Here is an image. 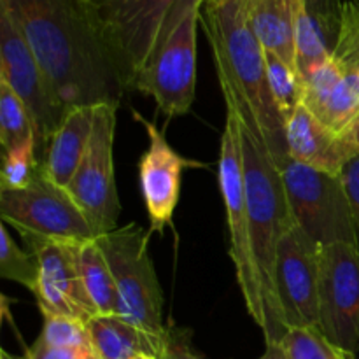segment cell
<instances>
[{
    "instance_id": "6da1fadb",
    "label": "cell",
    "mask_w": 359,
    "mask_h": 359,
    "mask_svg": "<svg viewBox=\"0 0 359 359\" xmlns=\"http://www.w3.org/2000/svg\"><path fill=\"white\" fill-rule=\"evenodd\" d=\"M0 6L23 32L67 114L119 105L126 88L79 0H0Z\"/></svg>"
},
{
    "instance_id": "7a4b0ae2",
    "label": "cell",
    "mask_w": 359,
    "mask_h": 359,
    "mask_svg": "<svg viewBox=\"0 0 359 359\" xmlns=\"http://www.w3.org/2000/svg\"><path fill=\"white\" fill-rule=\"evenodd\" d=\"M200 21L228 111L265 144L280 168L290 160L286 121L270 91L265 49L249 23L245 0H205Z\"/></svg>"
},
{
    "instance_id": "3957f363",
    "label": "cell",
    "mask_w": 359,
    "mask_h": 359,
    "mask_svg": "<svg viewBox=\"0 0 359 359\" xmlns=\"http://www.w3.org/2000/svg\"><path fill=\"white\" fill-rule=\"evenodd\" d=\"M237 116V114H235ZM242 158H244L245 200H248L249 224L256 263L262 277L266 307V326L263 330L266 344H280L287 328L280 318L277 304L273 272H276L277 248L280 238L293 228L294 217L287 202L280 170L270 156L265 144L241 121Z\"/></svg>"
},
{
    "instance_id": "277c9868",
    "label": "cell",
    "mask_w": 359,
    "mask_h": 359,
    "mask_svg": "<svg viewBox=\"0 0 359 359\" xmlns=\"http://www.w3.org/2000/svg\"><path fill=\"white\" fill-rule=\"evenodd\" d=\"M107 46L126 90L163 39L184 0H79Z\"/></svg>"
},
{
    "instance_id": "5b68a950",
    "label": "cell",
    "mask_w": 359,
    "mask_h": 359,
    "mask_svg": "<svg viewBox=\"0 0 359 359\" xmlns=\"http://www.w3.org/2000/svg\"><path fill=\"white\" fill-rule=\"evenodd\" d=\"M151 231L137 223L97 237L119 293V316L160 340L168 339L163 321V291L149 255Z\"/></svg>"
},
{
    "instance_id": "8992f818",
    "label": "cell",
    "mask_w": 359,
    "mask_h": 359,
    "mask_svg": "<svg viewBox=\"0 0 359 359\" xmlns=\"http://www.w3.org/2000/svg\"><path fill=\"white\" fill-rule=\"evenodd\" d=\"M219 189L226 207L228 231H230V258L235 265L237 283L244 298L245 309L252 321L265 330L266 307L262 277L255 256V245L249 224L248 200H245L244 158H242L241 125L233 111H226V125L221 137L219 163H217Z\"/></svg>"
},
{
    "instance_id": "52a82bcc",
    "label": "cell",
    "mask_w": 359,
    "mask_h": 359,
    "mask_svg": "<svg viewBox=\"0 0 359 359\" xmlns=\"http://www.w3.org/2000/svg\"><path fill=\"white\" fill-rule=\"evenodd\" d=\"M205 0H184L133 90L154 98L167 118L188 114L195 102L196 23Z\"/></svg>"
},
{
    "instance_id": "ba28073f",
    "label": "cell",
    "mask_w": 359,
    "mask_h": 359,
    "mask_svg": "<svg viewBox=\"0 0 359 359\" xmlns=\"http://www.w3.org/2000/svg\"><path fill=\"white\" fill-rule=\"evenodd\" d=\"M279 170L294 223L316 245H356L351 203L340 175L316 170L293 158Z\"/></svg>"
},
{
    "instance_id": "9c48e42d",
    "label": "cell",
    "mask_w": 359,
    "mask_h": 359,
    "mask_svg": "<svg viewBox=\"0 0 359 359\" xmlns=\"http://www.w3.org/2000/svg\"><path fill=\"white\" fill-rule=\"evenodd\" d=\"M0 81L27 105L35 125V149L41 163L67 112L56 100L30 44L16 21L0 6Z\"/></svg>"
},
{
    "instance_id": "30bf717a",
    "label": "cell",
    "mask_w": 359,
    "mask_h": 359,
    "mask_svg": "<svg viewBox=\"0 0 359 359\" xmlns=\"http://www.w3.org/2000/svg\"><path fill=\"white\" fill-rule=\"evenodd\" d=\"M0 216L18 233H32L44 238L86 242L97 238L90 221L70 193L55 184L44 168L28 188L20 191H0Z\"/></svg>"
},
{
    "instance_id": "8fae6325",
    "label": "cell",
    "mask_w": 359,
    "mask_h": 359,
    "mask_svg": "<svg viewBox=\"0 0 359 359\" xmlns=\"http://www.w3.org/2000/svg\"><path fill=\"white\" fill-rule=\"evenodd\" d=\"M118 105L95 107L93 132L83 161L67 191L79 205L97 237L118 228L121 214L114 177V133Z\"/></svg>"
},
{
    "instance_id": "7c38bea8",
    "label": "cell",
    "mask_w": 359,
    "mask_h": 359,
    "mask_svg": "<svg viewBox=\"0 0 359 359\" xmlns=\"http://www.w3.org/2000/svg\"><path fill=\"white\" fill-rule=\"evenodd\" d=\"M319 325L326 339L354 359L359 354V251L333 244L319 251Z\"/></svg>"
},
{
    "instance_id": "4fadbf2b",
    "label": "cell",
    "mask_w": 359,
    "mask_h": 359,
    "mask_svg": "<svg viewBox=\"0 0 359 359\" xmlns=\"http://www.w3.org/2000/svg\"><path fill=\"white\" fill-rule=\"evenodd\" d=\"M28 252L35 256L39 265L37 300L42 318H69L88 323L97 314L81 279L77 263L79 242L55 241L32 233H20Z\"/></svg>"
},
{
    "instance_id": "5bb4252c",
    "label": "cell",
    "mask_w": 359,
    "mask_h": 359,
    "mask_svg": "<svg viewBox=\"0 0 359 359\" xmlns=\"http://www.w3.org/2000/svg\"><path fill=\"white\" fill-rule=\"evenodd\" d=\"M319 251L294 224L277 248L273 287L280 318L287 330L297 326L319 328Z\"/></svg>"
},
{
    "instance_id": "9a60e30c",
    "label": "cell",
    "mask_w": 359,
    "mask_h": 359,
    "mask_svg": "<svg viewBox=\"0 0 359 359\" xmlns=\"http://www.w3.org/2000/svg\"><path fill=\"white\" fill-rule=\"evenodd\" d=\"M133 118L142 123L149 139V147L139 163L140 188L151 223L149 231L163 233L165 228L172 224L174 210L177 207L182 170L195 167V163L182 158L167 142L165 135L153 121L139 116L135 111Z\"/></svg>"
},
{
    "instance_id": "2e32d148",
    "label": "cell",
    "mask_w": 359,
    "mask_h": 359,
    "mask_svg": "<svg viewBox=\"0 0 359 359\" xmlns=\"http://www.w3.org/2000/svg\"><path fill=\"white\" fill-rule=\"evenodd\" d=\"M290 158L316 170L340 175L349 160L359 154V123L339 133L323 125L304 104L286 121Z\"/></svg>"
},
{
    "instance_id": "e0dca14e",
    "label": "cell",
    "mask_w": 359,
    "mask_h": 359,
    "mask_svg": "<svg viewBox=\"0 0 359 359\" xmlns=\"http://www.w3.org/2000/svg\"><path fill=\"white\" fill-rule=\"evenodd\" d=\"M304 105L328 128L349 132L359 123V72H344L335 60L304 79Z\"/></svg>"
},
{
    "instance_id": "ac0fdd59",
    "label": "cell",
    "mask_w": 359,
    "mask_h": 359,
    "mask_svg": "<svg viewBox=\"0 0 359 359\" xmlns=\"http://www.w3.org/2000/svg\"><path fill=\"white\" fill-rule=\"evenodd\" d=\"M95 107L74 109L49 142L42 168L55 184L67 188L83 161L93 132Z\"/></svg>"
},
{
    "instance_id": "d6986e66",
    "label": "cell",
    "mask_w": 359,
    "mask_h": 359,
    "mask_svg": "<svg viewBox=\"0 0 359 359\" xmlns=\"http://www.w3.org/2000/svg\"><path fill=\"white\" fill-rule=\"evenodd\" d=\"M86 326L100 359H132L140 354L161 359L167 346V340L142 332L121 316H95Z\"/></svg>"
},
{
    "instance_id": "ffe728a7",
    "label": "cell",
    "mask_w": 359,
    "mask_h": 359,
    "mask_svg": "<svg viewBox=\"0 0 359 359\" xmlns=\"http://www.w3.org/2000/svg\"><path fill=\"white\" fill-rule=\"evenodd\" d=\"M298 0H245L252 32L263 49L297 69L294 16ZM298 72V70H297Z\"/></svg>"
},
{
    "instance_id": "44dd1931",
    "label": "cell",
    "mask_w": 359,
    "mask_h": 359,
    "mask_svg": "<svg viewBox=\"0 0 359 359\" xmlns=\"http://www.w3.org/2000/svg\"><path fill=\"white\" fill-rule=\"evenodd\" d=\"M77 263L84 290L97 314L119 316L118 284L97 238L77 244Z\"/></svg>"
},
{
    "instance_id": "7402d4cb",
    "label": "cell",
    "mask_w": 359,
    "mask_h": 359,
    "mask_svg": "<svg viewBox=\"0 0 359 359\" xmlns=\"http://www.w3.org/2000/svg\"><path fill=\"white\" fill-rule=\"evenodd\" d=\"M294 58L302 79L311 76L314 70L333 58L332 39L318 23V20L309 14L302 0L297 2V16H294Z\"/></svg>"
},
{
    "instance_id": "603a6c76",
    "label": "cell",
    "mask_w": 359,
    "mask_h": 359,
    "mask_svg": "<svg viewBox=\"0 0 359 359\" xmlns=\"http://www.w3.org/2000/svg\"><path fill=\"white\" fill-rule=\"evenodd\" d=\"M35 142V125L27 105L0 81V144L4 153Z\"/></svg>"
},
{
    "instance_id": "cb8c5ba5",
    "label": "cell",
    "mask_w": 359,
    "mask_h": 359,
    "mask_svg": "<svg viewBox=\"0 0 359 359\" xmlns=\"http://www.w3.org/2000/svg\"><path fill=\"white\" fill-rule=\"evenodd\" d=\"M265 60L270 91H272L273 100H276L284 121H287L291 118V114L304 104V79L297 72V69L287 65L284 60H280L273 53L265 51Z\"/></svg>"
},
{
    "instance_id": "d4e9b609",
    "label": "cell",
    "mask_w": 359,
    "mask_h": 359,
    "mask_svg": "<svg viewBox=\"0 0 359 359\" xmlns=\"http://www.w3.org/2000/svg\"><path fill=\"white\" fill-rule=\"evenodd\" d=\"M0 277L21 284L32 293L37 287L39 265L32 252L23 251L7 231L6 223L0 226Z\"/></svg>"
},
{
    "instance_id": "484cf974",
    "label": "cell",
    "mask_w": 359,
    "mask_h": 359,
    "mask_svg": "<svg viewBox=\"0 0 359 359\" xmlns=\"http://www.w3.org/2000/svg\"><path fill=\"white\" fill-rule=\"evenodd\" d=\"M287 359H354L330 342L319 328H290L280 340Z\"/></svg>"
},
{
    "instance_id": "4316f807",
    "label": "cell",
    "mask_w": 359,
    "mask_h": 359,
    "mask_svg": "<svg viewBox=\"0 0 359 359\" xmlns=\"http://www.w3.org/2000/svg\"><path fill=\"white\" fill-rule=\"evenodd\" d=\"M333 60L344 72H359V0L342 4Z\"/></svg>"
},
{
    "instance_id": "83f0119b",
    "label": "cell",
    "mask_w": 359,
    "mask_h": 359,
    "mask_svg": "<svg viewBox=\"0 0 359 359\" xmlns=\"http://www.w3.org/2000/svg\"><path fill=\"white\" fill-rule=\"evenodd\" d=\"M41 165L35 142H28L4 153L0 191H20V189L28 188L37 175Z\"/></svg>"
},
{
    "instance_id": "f1b7e54d",
    "label": "cell",
    "mask_w": 359,
    "mask_h": 359,
    "mask_svg": "<svg viewBox=\"0 0 359 359\" xmlns=\"http://www.w3.org/2000/svg\"><path fill=\"white\" fill-rule=\"evenodd\" d=\"M39 339L55 347H93L86 323L69 318H44Z\"/></svg>"
},
{
    "instance_id": "f546056e",
    "label": "cell",
    "mask_w": 359,
    "mask_h": 359,
    "mask_svg": "<svg viewBox=\"0 0 359 359\" xmlns=\"http://www.w3.org/2000/svg\"><path fill=\"white\" fill-rule=\"evenodd\" d=\"M305 9L311 16L318 20V23L325 28L328 37L332 39L335 48L337 35H339L340 13H342V2L340 0H302Z\"/></svg>"
},
{
    "instance_id": "4dcf8cb0",
    "label": "cell",
    "mask_w": 359,
    "mask_h": 359,
    "mask_svg": "<svg viewBox=\"0 0 359 359\" xmlns=\"http://www.w3.org/2000/svg\"><path fill=\"white\" fill-rule=\"evenodd\" d=\"M27 359H100L95 347H55L35 340L32 347L25 351Z\"/></svg>"
},
{
    "instance_id": "1f68e13d",
    "label": "cell",
    "mask_w": 359,
    "mask_h": 359,
    "mask_svg": "<svg viewBox=\"0 0 359 359\" xmlns=\"http://www.w3.org/2000/svg\"><path fill=\"white\" fill-rule=\"evenodd\" d=\"M344 186H346L347 198L351 203V214H353L354 237H356V248L359 251V154L349 160L346 167L340 172Z\"/></svg>"
},
{
    "instance_id": "d6a6232c",
    "label": "cell",
    "mask_w": 359,
    "mask_h": 359,
    "mask_svg": "<svg viewBox=\"0 0 359 359\" xmlns=\"http://www.w3.org/2000/svg\"><path fill=\"white\" fill-rule=\"evenodd\" d=\"M161 359H207L196 351H193L191 340L189 335L182 330L170 328L167 339V346H165V353Z\"/></svg>"
},
{
    "instance_id": "836d02e7",
    "label": "cell",
    "mask_w": 359,
    "mask_h": 359,
    "mask_svg": "<svg viewBox=\"0 0 359 359\" xmlns=\"http://www.w3.org/2000/svg\"><path fill=\"white\" fill-rule=\"evenodd\" d=\"M259 359H287L280 344H266V351Z\"/></svg>"
},
{
    "instance_id": "e575fe53",
    "label": "cell",
    "mask_w": 359,
    "mask_h": 359,
    "mask_svg": "<svg viewBox=\"0 0 359 359\" xmlns=\"http://www.w3.org/2000/svg\"><path fill=\"white\" fill-rule=\"evenodd\" d=\"M0 359H27L25 356H13V354H9L7 351H2L0 353Z\"/></svg>"
},
{
    "instance_id": "d590c367",
    "label": "cell",
    "mask_w": 359,
    "mask_h": 359,
    "mask_svg": "<svg viewBox=\"0 0 359 359\" xmlns=\"http://www.w3.org/2000/svg\"><path fill=\"white\" fill-rule=\"evenodd\" d=\"M132 359H160V358L149 356V354H140V356H135V358H132Z\"/></svg>"
}]
</instances>
